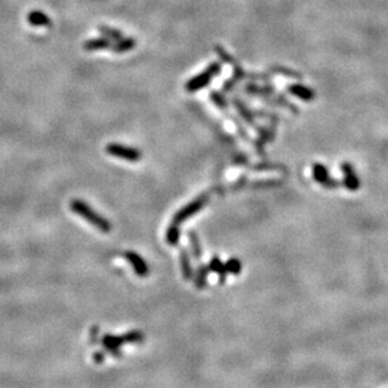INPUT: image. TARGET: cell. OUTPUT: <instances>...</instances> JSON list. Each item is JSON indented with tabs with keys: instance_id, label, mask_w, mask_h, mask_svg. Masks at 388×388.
<instances>
[{
	"instance_id": "1",
	"label": "cell",
	"mask_w": 388,
	"mask_h": 388,
	"mask_svg": "<svg viewBox=\"0 0 388 388\" xmlns=\"http://www.w3.org/2000/svg\"><path fill=\"white\" fill-rule=\"evenodd\" d=\"M71 210L74 214L82 216L85 221L92 224L94 228L98 229L99 231L104 232V234L110 232L111 229H112L110 221L107 219H104L102 215H99L98 212L94 211L92 207L85 204V202L80 200H73L71 202Z\"/></svg>"
},
{
	"instance_id": "2",
	"label": "cell",
	"mask_w": 388,
	"mask_h": 388,
	"mask_svg": "<svg viewBox=\"0 0 388 388\" xmlns=\"http://www.w3.org/2000/svg\"><path fill=\"white\" fill-rule=\"evenodd\" d=\"M143 339H145V337H143L142 332L132 331L124 335H120V337L106 334L103 337V339H102V344H103V347L106 348L107 351H110L113 356L120 357V348L122 344H124V343H142Z\"/></svg>"
},
{
	"instance_id": "3",
	"label": "cell",
	"mask_w": 388,
	"mask_h": 388,
	"mask_svg": "<svg viewBox=\"0 0 388 388\" xmlns=\"http://www.w3.org/2000/svg\"><path fill=\"white\" fill-rule=\"evenodd\" d=\"M209 200L210 199L207 193H204V195L196 198L195 200L191 201L190 204L186 205V206H184L181 210H180V211H177L176 214H175L173 223L177 224V225H181L182 223H185V221H186L187 219H190L191 216L200 212L202 210V207L209 202Z\"/></svg>"
},
{
	"instance_id": "4",
	"label": "cell",
	"mask_w": 388,
	"mask_h": 388,
	"mask_svg": "<svg viewBox=\"0 0 388 388\" xmlns=\"http://www.w3.org/2000/svg\"><path fill=\"white\" fill-rule=\"evenodd\" d=\"M106 151L110 155L115 157H120L122 160L131 161V162H136L141 159V152L138 149L134 147H127L123 145H117V143H111L106 147Z\"/></svg>"
},
{
	"instance_id": "5",
	"label": "cell",
	"mask_w": 388,
	"mask_h": 388,
	"mask_svg": "<svg viewBox=\"0 0 388 388\" xmlns=\"http://www.w3.org/2000/svg\"><path fill=\"white\" fill-rule=\"evenodd\" d=\"M313 177L318 184L323 185L326 188H335L340 185L337 180L331 177L326 166L320 165V163H315L313 166Z\"/></svg>"
},
{
	"instance_id": "6",
	"label": "cell",
	"mask_w": 388,
	"mask_h": 388,
	"mask_svg": "<svg viewBox=\"0 0 388 388\" xmlns=\"http://www.w3.org/2000/svg\"><path fill=\"white\" fill-rule=\"evenodd\" d=\"M124 257L127 259V262L131 263L136 275L141 276V278H145V276L148 275L149 267L147 265V263L142 259L141 255L135 253V251H127V253L124 254Z\"/></svg>"
},
{
	"instance_id": "7",
	"label": "cell",
	"mask_w": 388,
	"mask_h": 388,
	"mask_svg": "<svg viewBox=\"0 0 388 388\" xmlns=\"http://www.w3.org/2000/svg\"><path fill=\"white\" fill-rule=\"evenodd\" d=\"M342 171H343V174H344V181H343V184H344V186L347 187V190L349 191L358 190L359 186H361V181H359V179L357 177V175L354 174V170H353V167H352V165H349V163H343Z\"/></svg>"
},
{
	"instance_id": "8",
	"label": "cell",
	"mask_w": 388,
	"mask_h": 388,
	"mask_svg": "<svg viewBox=\"0 0 388 388\" xmlns=\"http://www.w3.org/2000/svg\"><path fill=\"white\" fill-rule=\"evenodd\" d=\"M216 72H218V66L215 64V66H212V67H210L207 71H205L201 76L196 77V78H193L190 83H187V85H186L187 91L200 90L202 85L206 84V83L211 79V76L214 73H216Z\"/></svg>"
},
{
	"instance_id": "9",
	"label": "cell",
	"mask_w": 388,
	"mask_h": 388,
	"mask_svg": "<svg viewBox=\"0 0 388 388\" xmlns=\"http://www.w3.org/2000/svg\"><path fill=\"white\" fill-rule=\"evenodd\" d=\"M180 264H181L182 275H184L185 281H192L193 279V269L191 265L190 255L185 248H181L180 250Z\"/></svg>"
},
{
	"instance_id": "10",
	"label": "cell",
	"mask_w": 388,
	"mask_h": 388,
	"mask_svg": "<svg viewBox=\"0 0 388 388\" xmlns=\"http://www.w3.org/2000/svg\"><path fill=\"white\" fill-rule=\"evenodd\" d=\"M209 269L211 271H214L215 274H218L219 276V283L220 284H225L226 278H228V271H226L225 264L221 262V259L219 256H214L210 260Z\"/></svg>"
},
{
	"instance_id": "11",
	"label": "cell",
	"mask_w": 388,
	"mask_h": 388,
	"mask_svg": "<svg viewBox=\"0 0 388 388\" xmlns=\"http://www.w3.org/2000/svg\"><path fill=\"white\" fill-rule=\"evenodd\" d=\"M209 270H210L209 265H205V264H201L200 267L198 268V270H196L193 282H195V285L198 289H204V288H206Z\"/></svg>"
},
{
	"instance_id": "12",
	"label": "cell",
	"mask_w": 388,
	"mask_h": 388,
	"mask_svg": "<svg viewBox=\"0 0 388 388\" xmlns=\"http://www.w3.org/2000/svg\"><path fill=\"white\" fill-rule=\"evenodd\" d=\"M187 236H188V240H190L191 253H192L193 257H195V259L199 262V260H201V257H202V248H201L200 240H199L198 235H196L193 231L188 232Z\"/></svg>"
},
{
	"instance_id": "13",
	"label": "cell",
	"mask_w": 388,
	"mask_h": 388,
	"mask_svg": "<svg viewBox=\"0 0 388 388\" xmlns=\"http://www.w3.org/2000/svg\"><path fill=\"white\" fill-rule=\"evenodd\" d=\"M180 236H181V230H180V225L177 224H171V226H168L167 231H166V243L170 244V245H177L180 241Z\"/></svg>"
},
{
	"instance_id": "14",
	"label": "cell",
	"mask_w": 388,
	"mask_h": 388,
	"mask_svg": "<svg viewBox=\"0 0 388 388\" xmlns=\"http://www.w3.org/2000/svg\"><path fill=\"white\" fill-rule=\"evenodd\" d=\"M28 20H29V23L33 24V26H47V24L51 23L48 16L44 15V14L40 12L30 13L29 16H28Z\"/></svg>"
},
{
	"instance_id": "15",
	"label": "cell",
	"mask_w": 388,
	"mask_h": 388,
	"mask_svg": "<svg viewBox=\"0 0 388 388\" xmlns=\"http://www.w3.org/2000/svg\"><path fill=\"white\" fill-rule=\"evenodd\" d=\"M111 46L108 38H101V39H93L88 40L87 43H84V48L88 51H96V49H104L108 48Z\"/></svg>"
},
{
	"instance_id": "16",
	"label": "cell",
	"mask_w": 388,
	"mask_h": 388,
	"mask_svg": "<svg viewBox=\"0 0 388 388\" xmlns=\"http://www.w3.org/2000/svg\"><path fill=\"white\" fill-rule=\"evenodd\" d=\"M225 268L226 271L229 274H231V275H239L241 270H243V264L236 257H230L228 262L225 263Z\"/></svg>"
},
{
	"instance_id": "17",
	"label": "cell",
	"mask_w": 388,
	"mask_h": 388,
	"mask_svg": "<svg viewBox=\"0 0 388 388\" xmlns=\"http://www.w3.org/2000/svg\"><path fill=\"white\" fill-rule=\"evenodd\" d=\"M135 46V41L132 39H121L120 41H118L117 46L115 47V51L116 52H126V51H130V49L134 48Z\"/></svg>"
},
{
	"instance_id": "18",
	"label": "cell",
	"mask_w": 388,
	"mask_h": 388,
	"mask_svg": "<svg viewBox=\"0 0 388 388\" xmlns=\"http://www.w3.org/2000/svg\"><path fill=\"white\" fill-rule=\"evenodd\" d=\"M99 30H101L102 33H103L104 35L108 38H112V39H116V40H121V34L118 32H116V30H112L110 29V28H106V27H102L99 28Z\"/></svg>"
},
{
	"instance_id": "19",
	"label": "cell",
	"mask_w": 388,
	"mask_h": 388,
	"mask_svg": "<svg viewBox=\"0 0 388 388\" xmlns=\"http://www.w3.org/2000/svg\"><path fill=\"white\" fill-rule=\"evenodd\" d=\"M104 359V354L102 353V352H96V353L93 354V361L94 363H102Z\"/></svg>"
}]
</instances>
